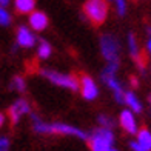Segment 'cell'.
<instances>
[{"label": "cell", "instance_id": "cell-1", "mask_svg": "<svg viewBox=\"0 0 151 151\" xmlns=\"http://www.w3.org/2000/svg\"><path fill=\"white\" fill-rule=\"evenodd\" d=\"M32 125H34V131L39 134H62V136H76L79 139L88 140V136L85 131L71 127L68 123H46L43 120H40L36 114H32Z\"/></svg>", "mask_w": 151, "mask_h": 151}, {"label": "cell", "instance_id": "cell-2", "mask_svg": "<svg viewBox=\"0 0 151 151\" xmlns=\"http://www.w3.org/2000/svg\"><path fill=\"white\" fill-rule=\"evenodd\" d=\"M83 12L94 26H99L106 20L108 3L106 0H86L83 3Z\"/></svg>", "mask_w": 151, "mask_h": 151}, {"label": "cell", "instance_id": "cell-3", "mask_svg": "<svg viewBox=\"0 0 151 151\" xmlns=\"http://www.w3.org/2000/svg\"><path fill=\"white\" fill-rule=\"evenodd\" d=\"M114 142V134L111 128H99L88 137L91 151H111Z\"/></svg>", "mask_w": 151, "mask_h": 151}, {"label": "cell", "instance_id": "cell-4", "mask_svg": "<svg viewBox=\"0 0 151 151\" xmlns=\"http://www.w3.org/2000/svg\"><path fill=\"white\" fill-rule=\"evenodd\" d=\"M40 74H42L45 79L50 80L51 83L57 85V86L68 88V90H71V91L80 90V82L73 74H63V73L52 71V70H40Z\"/></svg>", "mask_w": 151, "mask_h": 151}, {"label": "cell", "instance_id": "cell-5", "mask_svg": "<svg viewBox=\"0 0 151 151\" xmlns=\"http://www.w3.org/2000/svg\"><path fill=\"white\" fill-rule=\"evenodd\" d=\"M100 51L102 56L106 60V63L109 62H119V52H120V43L116 36L113 34H104L100 37Z\"/></svg>", "mask_w": 151, "mask_h": 151}, {"label": "cell", "instance_id": "cell-6", "mask_svg": "<svg viewBox=\"0 0 151 151\" xmlns=\"http://www.w3.org/2000/svg\"><path fill=\"white\" fill-rule=\"evenodd\" d=\"M29 111H31V106H29V104L25 99L16 100L14 104L9 106V109H8V116H9L11 123H12V125H16V123L19 122V119L22 117L23 114H28Z\"/></svg>", "mask_w": 151, "mask_h": 151}, {"label": "cell", "instance_id": "cell-7", "mask_svg": "<svg viewBox=\"0 0 151 151\" xmlns=\"http://www.w3.org/2000/svg\"><path fill=\"white\" fill-rule=\"evenodd\" d=\"M80 93L83 96V99L86 100H94L99 94L97 85L88 74H82L80 77Z\"/></svg>", "mask_w": 151, "mask_h": 151}, {"label": "cell", "instance_id": "cell-8", "mask_svg": "<svg viewBox=\"0 0 151 151\" xmlns=\"http://www.w3.org/2000/svg\"><path fill=\"white\" fill-rule=\"evenodd\" d=\"M120 127L125 133L128 134H137V131H139V128H137V120L134 117V113L131 111V109H123V111L120 113Z\"/></svg>", "mask_w": 151, "mask_h": 151}, {"label": "cell", "instance_id": "cell-9", "mask_svg": "<svg viewBox=\"0 0 151 151\" xmlns=\"http://www.w3.org/2000/svg\"><path fill=\"white\" fill-rule=\"evenodd\" d=\"M104 82L108 85L109 90L113 91L116 102H117V104H125V91H123L120 82L116 79V76H111V77H105Z\"/></svg>", "mask_w": 151, "mask_h": 151}, {"label": "cell", "instance_id": "cell-10", "mask_svg": "<svg viewBox=\"0 0 151 151\" xmlns=\"http://www.w3.org/2000/svg\"><path fill=\"white\" fill-rule=\"evenodd\" d=\"M50 20H48V16L42 11H32L29 14V26L34 29V31H43Z\"/></svg>", "mask_w": 151, "mask_h": 151}, {"label": "cell", "instance_id": "cell-11", "mask_svg": "<svg viewBox=\"0 0 151 151\" xmlns=\"http://www.w3.org/2000/svg\"><path fill=\"white\" fill-rule=\"evenodd\" d=\"M36 43V37L34 34L26 28V26H20L17 29V45L23 48H31Z\"/></svg>", "mask_w": 151, "mask_h": 151}, {"label": "cell", "instance_id": "cell-12", "mask_svg": "<svg viewBox=\"0 0 151 151\" xmlns=\"http://www.w3.org/2000/svg\"><path fill=\"white\" fill-rule=\"evenodd\" d=\"M128 51H129V56H131L136 62L137 65L142 68V59H140V48L137 45V40H136V36L133 32L128 34Z\"/></svg>", "mask_w": 151, "mask_h": 151}, {"label": "cell", "instance_id": "cell-13", "mask_svg": "<svg viewBox=\"0 0 151 151\" xmlns=\"http://www.w3.org/2000/svg\"><path fill=\"white\" fill-rule=\"evenodd\" d=\"M125 104L128 105V108L131 109L134 114H140L143 111L142 102L139 100V97H137L133 91H127L125 93Z\"/></svg>", "mask_w": 151, "mask_h": 151}, {"label": "cell", "instance_id": "cell-14", "mask_svg": "<svg viewBox=\"0 0 151 151\" xmlns=\"http://www.w3.org/2000/svg\"><path fill=\"white\" fill-rule=\"evenodd\" d=\"M137 143L147 151H151V131L148 128H140L137 131Z\"/></svg>", "mask_w": 151, "mask_h": 151}, {"label": "cell", "instance_id": "cell-15", "mask_svg": "<svg viewBox=\"0 0 151 151\" xmlns=\"http://www.w3.org/2000/svg\"><path fill=\"white\" fill-rule=\"evenodd\" d=\"M16 11L20 14H31L36 8V0H16Z\"/></svg>", "mask_w": 151, "mask_h": 151}, {"label": "cell", "instance_id": "cell-16", "mask_svg": "<svg viewBox=\"0 0 151 151\" xmlns=\"http://www.w3.org/2000/svg\"><path fill=\"white\" fill-rule=\"evenodd\" d=\"M51 45L46 42V40H40L39 43V50H37V56L39 59H48L51 56Z\"/></svg>", "mask_w": 151, "mask_h": 151}, {"label": "cell", "instance_id": "cell-17", "mask_svg": "<svg viewBox=\"0 0 151 151\" xmlns=\"http://www.w3.org/2000/svg\"><path fill=\"white\" fill-rule=\"evenodd\" d=\"M9 88H11V90H14V91L23 93V91L26 90V83H25L23 77H20V76H16V77L11 80V83H9Z\"/></svg>", "mask_w": 151, "mask_h": 151}, {"label": "cell", "instance_id": "cell-18", "mask_svg": "<svg viewBox=\"0 0 151 151\" xmlns=\"http://www.w3.org/2000/svg\"><path fill=\"white\" fill-rule=\"evenodd\" d=\"M11 23V16L3 6H0V26H8Z\"/></svg>", "mask_w": 151, "mask_h": 151}, {"label": "cell", "instance_id": "cell-19", "mask_svg": "<svg viewBox=\"0 0 151 151\" xmlns=\"http://www.w3.org/2000/svg\"><path fill=\"white\" fill-rule=\"evenodd\" d=\"M116 2V9H117V14L120 17H123L127 14V0H114Z\"/></svg>", "mask_w": 151, "mask_h": 151}, {"label": "cell", "instance_id": "cell-20", "mask_svg": "<svg viewBox=\"0 0 151 151\" xmlns=\"http://www.w3.org/2000/svg\"><path fill=\"white\" fill-rule=\"evenodd\" d=\"M99 123H100V127H104V128H111L113 127V119L106 117L105 114H100L99 116Z\"/></svg>", "mask_w": 151, "mask_h": 151}, {"label": "cell", "instance_id": "cell-21", "mask_svg": "<svg viewBox=\"0 0 151 151\" xmlns=\"http://www.w3.org/2000/svg\"><path fill=\"white\" fill-rule=\"evenodd\" d=\"M0 151H9V140L5 136H0Z\"/></svg>", "mask_w": 151, "mask_h": 151}, {"label": "cell", "instance_id": "cell-22", "mask_svg": "<svg viewBox=\"0 0 151 151\" xmlns=\"http://www.w3.org/2000/svg\"><path fill=\"white\" fill-rule=\"evenodd\" d=\"M129 148H131L133 151H147V150H143L140 145H139V143H137V140L136 142H131V143H129Z\"/></svg>", "mask_w": 151, "mask_h": 151}, {"label": "cell", "instance_id": "cell-23", "mask_svg": "<svg viewBox=\"0 0 151 151\" xmlns=\"http://www.w3.org/2000/svg\"><path fill=\"white\" fill-rule=\"evenodd\" d=\"M147 51H148V54L151 56V36H150V39H148V42H147Z\"/></svg>", "mask_w": 151, "mask_h": 151}, {"label": "cell", "instance_id": "cell-24", "mask_svg": "<svg viewBox=\"0 0 151 151\" xmlns=\"http://www.w3.org/2000/svg\"><path fill=\"white\" fill-rule=\"evenodd\" d=\"M9 2H11V0H0V6H3V8H5V6L9 5Z\"/></svg>", "mask_w": 151, "mask_h": 151}, {"label": "cell", "instance_id": "cell-25", "mask_svg": "<svg viewBox=\"0 0 151 151\" xmlns=\"http://www.w3.org/2000/svg\"><path fill=\"white\" fill-rule=\"evenodd\" d=\"M3 123H5V114H2V113H0V128L3 127Z\"/></svg>", "mask_w": 151, "mask_h": 151}, {"label": "cell", "instance_id": "cell-26", "mask_svg": "<svg viewBox=\"0 0 151 151\" xmlns=\"http://www.w3.org/2000/svg\"><path fill=\"white\" fill-rule=\"evenodd\" d=\"M148 102H150V105H151V96H150V97H148Z\"/></svg>", "mask_w": 151, "mask_h": 151}, {"label": "cell", "instance_id": "cell-27", "mask_svg": "<svg viewBox=\"0 0 151 151\" xmlns=\"http://www.w3.org/2000/svg\"><path fill=\"white\" fill-rule=\"evenodd\" d=\"M111 151H117V150H114V148H113V150H111Z\"/></svg>", "mask_w": 151, "mask_h": 151}]
</instances>
